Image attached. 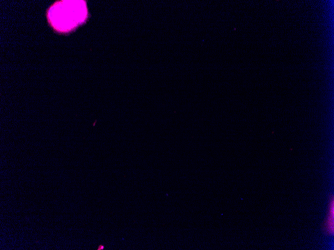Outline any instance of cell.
Listing matches in <instances>:
<instances>
[{
  "instance_id": "obj_1",
  "label": "cell",
  "mask_w": 334,
  "mask_h": 250,
  "mask_svg": "<svg viewBox=\"0 0 334 250\" xmlns=\"http://www.w3.org/2000/svg\"><path fill=\"white\" fill-rule=\"evenodd\" d=\"M86 14L84 1L62 0L54 2L50 7L48 18L54 29L66 32L84 22Z\"/></svg>"
},
{
  "instance_id": "obj_2",
  "label": "cell",
  "mask_w": 334,
  "mask_h": 250,
  "mask_svg": "<svg viewBox=\"0 0 334 250\" xmlns=\"http://www.w3.org/2000/svg\"><path fill=\"white\" fill-rule=\"evenodd\" d=\"M334 200H332V205H330L328 218L326 224L328 232L332 234L334 233Z\"/></svg>"
}]
</instances>
